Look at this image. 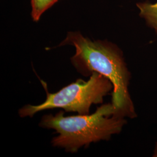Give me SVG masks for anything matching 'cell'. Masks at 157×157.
<instances>
[{
  "instance_id": "8992f818",
  "label": "cell",
  "mask_w": 157,
  "mask_h": 157,
  "mask_svg": "<svg viewBox=\"0 0 157 157\" xmlns=\"http://www.w3.org/2000/svg\"><path fill=\"white\" fill-rule=\"evenodd\" d=\"M153 157H157V142L156 143V144L155 146V148L154 150V153H153Z\"/></svg>"
},
{
  "instance_id": "7a4b0ae2",
  "label": "cell",
  "mask_w": 157,
  "mask_h": 157,
  "mask_svg": "<svg viewBox=\"0 0 157 157\" xmlns=\"http://www.w3.org/2000/svg\"><path fill=\"white\" fill-rule=\"evenodd\" d=\"M113 113L112 103L102 104L95 112L88 115L65 117L64 112L60 111L55 115H43L39 126L56 130L58 136L52 138V146L76 153L82 147L86 148L92 143L108 141L113 135L121 132L127 121L113 116Z\"/></svg>"
},
{
  "instance_id": "5b68a950",
  "label": "cell",
  "mask_w": 157,
  "mask_h": 157,
  "mask_svg": "<svg viewBox=\"0 0 157 157\" xmlns=\"http://www.w3.org/2000/svg\"><path fill=\"white\" fill-rule=\"evenodd\" d=\"M58 0H31L32 17L34 22H37L44 12L53 6Z\"/></svg>"
},
{
  "instance_id": "277c9868",
  "label": "cell",
  "mask_w": 157,
  "mask_h": 157,
  "mask_svg": "<svg viewBox=\"0 0 157 157\" xmlns=\"http://www.w3.org/2000/svg\"><path fill=\"white\" fill-rule=\"evenodd\" d=\"M137 6L140 11V15L145 19L147 25L157 33V2L151 4L146 2L139 3Z\"/></svg>"
},
{
  "instance_id": "6da1fadb",
  "label": "cell",
  "mask_w": 157,
  "mask_h": 157,
  "mask_svg": "<svg viewBox=\"0 0 157 157\" xmlns=\"http://www.w3.org/2000/svg\"><path fill=\"white\" fill-rule=\"evenodd\" d=\"M67 45H72L76 49L71 61L77 72L86 77H90L95 72L112 82L113 116L136 118L135 106L129 91L131 73L123 52L118 46L106 40L92 41L79 32H68L58 47Z\"/></svg>"
},
{
  "instance_id": "3957f363",
  "label": "cell",
  "mask_w": 157,
  "mask_h": 157,
  "mask_svg": "<svg viewBox=\"0 0 157 157\" xmlns=\"http://www.w3.org/2000/svg\"><path fill=\"white\" fill-rule=\"evenodd\" d=\"M41 82L47 94L45 101L37 105H24L19 109L20 117L32 118L40 111L56 108H62L66 112H77L78 115H88L91 105L102 104L104 98L113 89L108 78L95 72L88 80L79 78L54 93H49L45 82Z\"/></svg>"
}]
</instances>
